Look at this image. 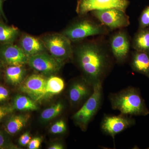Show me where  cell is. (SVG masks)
<instances>
[{
	"mask_svg": "<svg viewBox=\"0 0 149 149\" xmlns=\"http://www.w3.org/2000/svg\"><path fill=\"white\" fill-rule=\"evenodd\" d=\"M73 56L85 80L93 88L102 83L109 67V59L102 45L95 41L82 43L73 49Z\"/></svg>",
	"mask_w": 149,
	"mask_h": 149,
	"instance_id": "cell-1",
	"label": "cell"
},
{
	"mask_svg": "<svg viewBox=\"0 0 149 149\" xmlns=\"http://www.w3.org/2000/svg\"><path fill=\"white\" fill-rule=\"evenodd\" d=\"M113 109L124 115L146 116L149 110L139 91L136 88L124 89L110 97Z\"/></svg>",
	"mask_w": 149,
	"mask_h": 149,
	"instance_id": "cell-2",
	"label": "cell"
},
{
	"mask_svg": "<svg viewBox=\"0 0 149 149\" xmlns=\"http://www.w3.org/2000/svg\"><path fill=\"white\" fill-rule=\"evenodd\" d=\"M102 24L88 18L82 19L70 25L62 34L71 42H80L90 36L106 35L108 32Z\"/></svg>",
	"mask_w": 149,
	"mask_h": 149,
	"instance_id": "cell-3",
	"label": "cell"
},
{
	"mask_svg": "<svg viewBox=\"0 0 149 149\" xmlns=\"http://www.w3.org/2000/svg\"><path fill=\"white\" fill-rule=\"evenodd\" d=\"M40 39L47 51L55 58L65 61L73 57L71 42L62 33L47 34Z\"/></svg>",
	"mask_w": 149,
	"mask_h": 149,
	"instance_id": "cell-4",
	"label": "cell"
},
{
	"mask_svg": "<svg viewBox=\"0 0 149 149\" xmlns=\"http://www.w3.org/2000/svg\"><path fill=\"white\" fill-rule=\"evenodd\" d=\"M102 83L94 85L91 95L83 107L73 115L74 121L83 129H86L98 110L102 101Z\"/></svg>",
	"mask_w": 149,
	"mask_h": 149,
	"instance_id": "cell-5",
	"label": "cell"
},
{
	"mask_svg": "<svg viewBox=\"0 0 149 149\" xmlns=\"http://www.w3.org/2000/svg\"><path fill=\"white\" fill-rule=\"evenodd\" d=\"M91 13L102 24L112 30L128 27L130 24L129 17L125 12L118 9L93 10Z\"/></svg>",
	"mask_w": 149,
	"mask_h": 149,
	"instance_id": "cell-6",
	"label": "cell"
},
{
	"mask_svg": "<svg viewBox=\"0 0 149 149\" xmlns=\"http://www.w3.org/2000/svg\"><path fill=\"white\" fill-rule=\"evenodd\" d=\"M130 3L128 0H77L76 11L80 17L85 16L92 11L109 8L125 12Z\"/></svg>",
	"mask_w": 149,
	"mask_h": 149,
	"instance_id": "cell-7",
	"label": "cell"
},
{
	"mask_svg": "<svg viewBox=\"0 0 149 149\" xmlns=\"http://www.w3.org/2000/svg\"><path fill=\"white\" fill-rule=\"evenodd\" d=\"M27 63L32 69L42 74H51L58 72L63 66L64 61L45 52L30 57Z\"/></svg>",
	"mask_w": 149,
	"mask_h": 149,
	"instance_id": "cell-8",
	"label": "cell"
},
{
	"mask_svg": "<svg viewBox=\"0 0 149 149\" xmlns=\"http://www.w3.org/2000/svg\"><path fill=\"white\" fill-rule=\"evenodd\" d=\"M29 57L19 46L13 43L0 44V62L7 65L27 63Z\"/></svg>",
	"mask_w": 149,
	"mask_h": 149,
	"instance_id": "cell-9",
	"label": "cell"
},
{
	"mask_svg": "<svg viewBox=\"0 0 149 149\" xmlns=\"http://www.w3.org/2000/svg\"><path fill=\"white\" fill-rule=\"evenodd\" d=\"M47 80L40 74H34L27 77L21 85L20 90L36 101L43 99L46 92Z\"/></svg>",
	"mask_w": 149,
	"mask_h": 149,
	"instance_id": "cell-10",
	"label": "cell"
},
{
	"mask_svg": "<svg viewBox=\"0 0 149 149\" xmlns=\"http://www.w3.org/2000/svg\"><path fill=\"white\" fill-rule=\"evenodd\" d=\"M110 45L112 53L116 60L122 62L128 56L130 43L127 33L123 30L116 32L111 36Z\"/></svg>",
	"mask_w": 149,
	"mask_h": 149,
	"instance_id": "cell-11",
	"label": "cell"
},
{
	"mask_svg": "<svg viewBox=\"0 0 149 149\" xmlns=\"http://www.w3.org/2000/svg\"><path fill=\"white\" fill-rule=\"evenodd\" d=\"M135 120L132 118L126 117L124 115L118 116H107L102 123L103 131L114 138L118 133L134 125Z\"/></svg>",
	"mask_w": 149,
	"mask_h": 149,
	"instance_id": "cell-12",
	"label": "cell"
},
{
	"mask_svg": "<svg viewBox=\"0 0 149 149\" xmlns=\"http://www.w3.org/2000/svg\"><path fill=\"white\" fill-rule=\"evenodd\" d=\"M19 46L28 57L46 52L47 49L40 38L24 34L21 36Z\"/></svg>",
	"mask_w": 149,
	"mask_h": 149,
	"instance_id": "cell-13",
	"label": "cell"
},
{
	"mask_svg": "<svg viewBox=\"0 0 149 149\" xmlns=\"http://www.w3.org/2000/svg\"><path fill=\"white\" fill-rule=\"evenodd\" d=\"M131 66L134 71L149 79V53L135 50L132 54Z\"/></svg>",
	"mask_w": 149,
	"mask_h": 149,
	"instance_id": "cell-14",
	"label": "cell"
},
{
	"mask_svg": "<svg viewBox=\"0 0 149 149\" xmlns=\"http://www.w3.org/2000/svg\"><path fill=\"white\" fill-rule=\"evenodd\" d=\"M92 86L88 82H77L73 83L69 91L70 100L72 103H77L88 97L91 96Z\"/></svg>",
	"mask_w": 149,
	"mask_h": 149,
	"instance_id": "cell-15",
	"label": "cell"
},
{
	"mask_svg": "<svg viewBox=\"0 0 149 149\" xmlns=\"http://www.w3.org/2000/svg\"><path fill=\"white\" fill-rule=\"evenodd\" d=\"M29 118V115H14L12 116L7 120L5 126L6 132L13 135L23 128Z\"/></svg>",
	"mask_w": 149,
	"mask_h": 149,
	"instance_id": "cell-16",
	"label": "cell"
},
{
	"mask_svg": "<svg viewBox=\"0 0 149 149\" xmlns=\"http://www.w3.org/2000/svg\"><path fill=\"white\" fill-rule=\"evenodd\" d=\"M25 70L23 65H8L5 71L6 81L12 85H17L22 82Z\"/></svg>",
	"mask_w": 149,
	"mask_h": 149,
	"instance_id": "cell-17",
	"label": "cell"
},
{
	"mask_svg": "<svg viewBox=\"0 0 149 149\" xmlns=\"http://www.w3.org/2000/svg\"><path fill=\"white\" fill-rule=\"evenodd\" d=\"M132 47L136 51L149 53V28L139 29L133 38Z\"/></svg>",
	"mask_w": 149,
	"mask_h": 149,
	"instance_id": "cell-18",
	"label": "cell"
},
{
	"mask_svg": "<svg viewBox=\"0 0 149 149\" xmlns=\"http://www.w3.org/2000/svg\"><path fill=\"white\" fill-rule=\"evenodd\" d=\"M19 30L0 21V44L13 43L19 36Z\"/></svg>",
	"mask_w": 149,
	"mask_h": 149,
	"instance_id": "cell-19",
	"label": "cell"
},
{
	"mask_svg": "<svg viewBox=\"0 0 149 149\" xmlns=\"http://www.w3.org/2000/svg\"><path fill=\"white\" fill-rule=\"evenodd\" d=\"M12 107L14 110L19 111H35L38 108L34 101L26 96L21 95L15 96Z\"/></svg>",
	"mask_w": 149,
	"mask_h": 149,
	"instance_id": "cell-20",
	"label": "cell"
},
{
	"mask_svg": "<svg viewBox=\"0 0 149 149\" xmlns=\"http://www.w3.org/2000/svg\"><path fill=\"white\" fill-rule=\"evenodd\" d=\"M65 87L64 81L61 78L52 76L47 80L46 92L47 94L56 95L61 93Z\"/></svg>",
	"mask_w": 149,
	"mask_h": 149,
	"instance_id": "cell-21",
	"label": "cell"
},
{
	"mask_svg": "<svg viewBox=\"0 0 149 149\" xmlns=\"http://www.w3.org/2000/svg\"><path fill=\"white\" fill-rule=\"evenodd\" d=\"M63 108V104L61 102L55 104L43 111L41 113V118L45 121L50 120L58 116L61 113Z\"/></svg>",
	"mask_w": 149,
	"mask_h": 149,
	"instance_id": "cell-22",
	"label": "cell"
},
{
	"mask_svg": "<svg viewBox=\"0 0 149 149\" xmlns=\"http://www.w3.org/2000/svg\"><path fill=\"white\" fill-rule=\"evenodd\" d=\"M139 29L146 28L149 26V5L141 13L139 18Z\"/></svg>",
	"mask_w": 149,
	"mask_h": 149,
	"instance_id": "cell-23",
	"label": "cell"
},
{
	"mask_svg": "<svg viewBox=\"0 0 149 149\" xmlns=\"http://www.w3.org/2000/svg\"><path fill=\"white\" fill-rule=\"evenodd\" d=\"M66 125L65 123L63 120L56 122L51 127L50 131L53 134H61L66 130Z\"/></svg>",
	"mask_w": 149,
	"mask_h": 149,
	"instance_id": "cell-24",
	"label": "cell"
},
{
	"mask_svg": "<svg viewBox=\"0 0 149 149\" xmlns=\"http://www.w3.org/2000/svg\"><path fill=\"white\" fill-rule=\"evenodd\" d=\"M13 147L8 138L0 131V149L10 148Z\"/></svg>",
	"mask_w": 149,
	"mask_h": 149,
	"instance_id": "cell-25",
	"label": "cell"
},
{
	"mask_svg": "<svg viewBox=\"0 0 149 149\" xmlns=\"http://www.w3.org/2000/svg\"><path fill=\"white\" fill-rule=\"evenodd\" d=\"M31 137L28 132L24 133L19 139V144L22 146H27L31 141Z\"/></svg>",
	"mask_w": 149,
	"mask_h": 149,
	"instance_id": "cell-26",
	"label": "cell"
},
{
	"mask_svg": "<svg viewBox=\"0 0 149 149\" xmlns=\"http://www.w3.org/2000/svg\"><path fill=\"white\" fill-rule=\"evenodd\" d=\"M42 142V139L39 137H36L31 140L28 144V148L29 149H37L40 148Z\"/></svg>",
	"mask_w": 149,
	"mask_h": 149,
	"instance_id": "cell-27",
	"label": "cell"
},
{
	"mask_svg": "<svg viewBox=\"0 0 149 149\" xmlns=\"http://www.w3.org/2000/svg\"><path fill=\"white\" fill-rule=\"evenodd\" d=\"M9 96L8 90L4 86L0 85V103L5 101Z\"/></svg>",
	"mask_w": 149,
	"mask_h": 149,
	"instance_id": "cell-28",
	"label": "cell"
},
{
	"mask_svg": "<svg viewBox=\"0 0 149 149\" xmlns=\"http://www.w3.org/2000/svg\"><path fill=\"white\" fill-rule=\"evenodd\" d=\"M13 110L12 106H0V120Z\"/></svg>",
	"mask_w": 149,
	"mask_h": 149,
	"instance_id": "cell-29",
	"label": "cell"
},
{
	"mask_svg": "<svg viewBox=\"0 0 149 149\" xmlns=\"http://www.w3.org/2000/svg\"><path fill=\"white\" fill-rule=\"evenodd\" d=\"M63 148V146L61 144L59 143L54 144L48 148L49 149H62Z\"/></svg>",
	"mask_w": 149,
	"mask_h": 149,
	"instance_id": "cell-30",
	"label": "cell"
},
{
	"mask_svg": "<svg viewBox=\"0 0 149 149\" xmlns=\"http://www.w3.org/2000/svg\"><path fill=\"white\" fill-rule=\"evenodd\" d=\"M0 14L5 19H6L3 9V0H0Z\"/></svg>",
	"mask_w": 149,
	"mask_h": 149,
	"instance_id": "cell-31",
	"label": "cell"
},
{
	"mask_svg": "<svg viewBox=\"0 0 149 149\" xmlns=\"http://www.w3.org/2000/svg\"><path fill=\"white\" fill-rule=\"evenodd\" d=\"M1 62H0V77H1Z\"/></svg>",
	"mask_w": 149,
	"mask_h": 149,
	"instance_id": "cell-32",
	"label": "cell"
}]
</instances>
